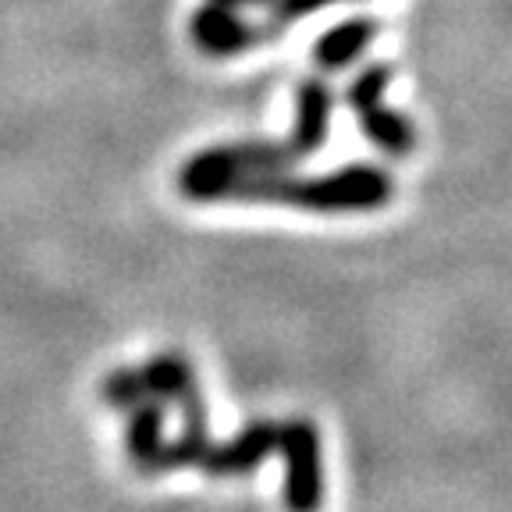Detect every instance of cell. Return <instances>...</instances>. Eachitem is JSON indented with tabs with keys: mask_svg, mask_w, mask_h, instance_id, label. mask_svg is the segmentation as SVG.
I'll return each mask as SVG.
<instances>
[{
	"mask_svg": "<svg viewBox=\"0 0 512 512\" xmlns=\"http://www.w3.org/2000/svg\"><path fill=\"white\" fill-rule=\"evenodd\" d=\"M331 89L328 82L306 79L296 93V128L288 139H264V143H228L200 150L196 157L185 160L178 189L196 203H207L210 189L228 178L242 175H281L299 160L313 157L324 146L331 125Z\"/></svg>",
	"mask_w": 512,
	"mask_h": 512,
	"instance_id": "obj_1",
	"label": "cell"
},
{
	"mask_svg": "<svg viewBox=\"0 0 512 512\" xmlns=\"http://www.w3.org/2000/svg\"><path fill=\"white\" fill-rule=\"evenodd\" d=\"M395 182L374 164H349L317 178L296 175H242L214 185L207 203H271V207H296L310 214H363V210L388 207Z\"/></svg>",
	"mask_w": 512,
	"mask_h": 512,
	"instance_id": "obj_2",
	"label": "cell"
},
{
	"mask_svg": "<svg viewBox=\"0 0 512 512\" xmlns=\"http://www.w3.org/2000/svg\"><path fill=\"white\" fill-rule=\"evenodd\" d=\"M392 82L388 64H370L367 72L349 86V107L356 111V121L367 132V139L388 157H409L416 150V128L402 111L384 104Z\"/></svg>",
	"mask_w": 512,
	"mask_h": 512,
	"instance_id": "obj_3",
	"label": "cell"
},
{
	"mask_svg": "<svg viewBox=\"0 0 512 512\" xmlns=\"http://www.w3.org/2000/svg\"><path fill=\"white\" fill-rule=\"evenodd\" d=\"M189 32H192V43L210 57H232L267 43L260 22H246V18L235 15V8H221L214 0L192 15Z\"/></svg>",
	"mask_w": 512,
	"mask_h": 512,
	"instance_id": "obj_4",
	"label": "cell"
},
{
	"mask_svg": "<svg viewBox=\"0 0 512 512\" xmlns=\"http://www.w3.org/2000/svg\"><path fill=\"white\" fill-rule=\"evenodd\" d=\"M374 36H377L374 18H349V22L324 32V36L313 43L310 57L320 72H342V68H349V64L374 43Z\"/></svg>",
	"mask_w": 512,
	"mask_h": 512,
	"instance_id": "obj_5",
	"label": "cell"
},
{
	"mask_svg": "<svg viewBox=\"0 0 512 512\" xmlns=\"http://www.w3.org/2000/svg\"><path fill=\"white\" fill-rule=\"evenodd\" d=\"M335 4H345V0H271V15H267V22H260L264 40L267 43L278 40L292 22H299L306 15H317L324 8H335Z\"/></svg>",
	"mask_w": 512,
	"mask_h": 512,
	"instance_id": "obj_6",
	"label": "cell"
},
{
	"mask_svg": "<svg viewBox=\"0 0 512 512\" xmlns=\"http://www.w3.org/2000/svg\"><path fill=\"white\" fill-rule=\"evenodd\" d=\"M221 8H249V4H271V0H214Z\"/></svg>",
	"mask_w": 512,
	"mask_h": 512,
	"instance_id": "obj_7",
	"label": "cell"
}]
</instances>
